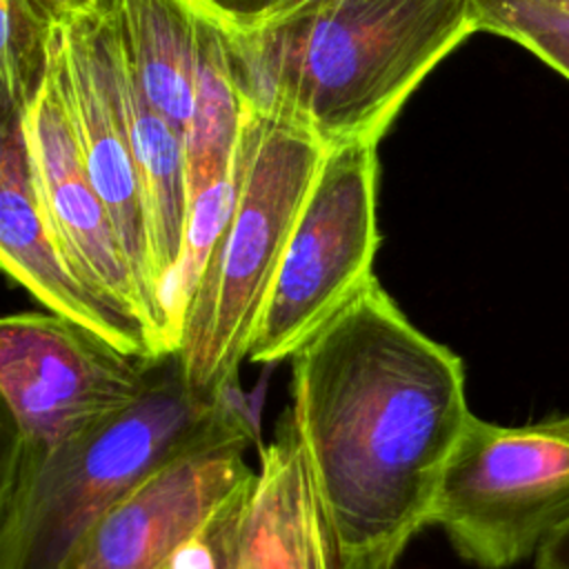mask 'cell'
I'll return each mask as SVG.
<instances>
[{
  "instance_id": "cell-1",
  "label": "cell",
  "mask_w": 569,
  "mask_h": 569,
  "mask_svg": "<svg viewBox=\"0 0 569 569\" xmlns=\"http://www.w3.org/2000/svg\"><path fill=\"white\" fill-rule=\"evenodd\" d=\"M289 413L338 569H393L429 527L471 409L462 358L378 278L291 358Z\"/></svg>"
},
{
  "instance_id": "cell-2",
  "label": "cell",
  "mask_w": 569,
  "mask_h": 569,
  "mask_svg": "<svg viewBox=\"0 0 569 569\" xmlns=\"http://www.w3.org/2000/svg\"><path fill=\"white\" fill-rule=\"evenodd\" d=\"M222 29L247 107L325 147L378 142L422 78L476 33L469 0H313L258 29Z\"/></svg>"
},
{
  "instance_id": "cell-3",
  "label": "cell",
  "mask_w": 569,
  "mask_h": 569,
  "mask_svg": "<svg viewBox=\"0 0 569 569\" xmlns=\"http://www.w3.org/2000/svg\"><path fill=\"white\" fill-rule=\"evenodd\" d=\"M229 393L196 391L176 353H167L131 405L31 462L2 469L0 569H60L104 511L233 411Z\"/></svg>"
},
{
  "instance_id": "cell-4",
  "label": "cell",
  "mask_w": 569,
  "mask_h": 569,
  "mask_svg": "<svg viewBox=\"0 0 569 569\" xmlns=\"http://www.w3.org/2000/svg\"><path fill=\"white\" fill-rule=\"evenodd\" d=\"M325 151L302 124L247 111L236 147L233 211L182 311L173 347L196 391H231Z\"/></svg>"
},
{
  "instance_id": "cell-5",
  "label": "cell",
  "mask_w": 569,
  "mask_h": 569,
  "mask_svg": "<svg viewBox=\"0 0 569 569\" xmlns=\"http://www.w3.org/2000/svg\"><path fill=\"white\" fill-rule=\"evenodd\" d=\"M569 522V413L522 427L471 416L442 471L429 527L480 569H507Z\"/></svg>"
},
{
  "instance_id": "cell-6",
  "label": "cell",
  "mask_w": 569,
  "mask_h": 569,
  "mask_svg": "<svg viewBox=\"0 0 569 569\" xmlns=\"http://www.w3.org/2000/svg\"><path fill=\"white\" fill-rule=\"evenodd\" d=\"M376 144L327 147L264 298L249 362L291 358L376 280Z\"/></svg>"
},
{
  "instance_id": "cell-7",
  "label": "cell",
  "mask_w": 569,
  "mask_h": 569,
  "mask_svg": "<svg viewBox=\"0 0 569 569\" xmlns=\"http://www.w3.org/2000/svg\"><path fill=\"white\" fill-rule=\"evenodd\" d=\"M160 358L133 356L53 311L0 320V393L7 418L2 469L36 460L131 405Z\"/></svg>"
},
{
  "instance_id": "cell-8",
  "label": "cell",
  "mask_w": 569,
  "mask_h": 569,
  "mask_svg": "<svg viewBox=\"0 0 569 569\" xmlns=\"http://www.w3.org/2000/svg\"><path fill=\"white\" fill-rule=\"evenodd\" d=\"M51 67L60 80L89 180L100 196L142 296L144 322L162 353L173 333L156 289L142 184L133 158L118 2L93 0L56 18Z\"/></svg>"
},
{
  "instance_id": "cell-9",
  "label": "cell",
  "mask_w": 569,
  "mask_h": 569,
  "mask_svg": "<svg viewBox=\"0 0 569 569\" xmlns=\"http://www.w3.org/2000/svg\"><path fill=\"white\" fill-rule=\"evenodd\" d=\"M253 440L249 418L233 407L220 425L104 511L60 569H167L178 549L253 476L244 460Z\"/></svg>"
},
{
  "instance_id": "cell-10",
  "label": "cell",
  "mask_w": 569,
  "mask_h": 569,
  "mask_svg": "<svg viewBox=\"0 0 569 569\" xmlns=\"http://www.w3.org/2000/svg\"><path fill=\"white\" fill-rule=\"evenodd\" d=\"M0 262L4 273L47 311L87 327L133 356H164L133 311L91 287L69 262L38 198L22 113L11 109L2 116Z\"/></svg>"
},
{
  "instance_id": "cell-11",
  "label": "cell",
  "mask_w": 569,
  "mask_h": 569,
  "mask_svg": "<svg viewBox=\"0 0 569 569\" xmlns=\"http://www.w3.org/2000/svg\"><path fill=\"white\" fill-rule=\"evenodd\" d=\"M22 127L42 211L69 262L91 287L144 322L140 289L111 218L84 169L76 127L51 67V56L44 89L22 113Z\"/></svg>"
},
{
  "instance_id": "cell-12",
  "label": "cell",
  "mask_w": 569,
  "mask_h": 569,
  "mask_svg": "<svg viewBox=\"0 0 569 569\" xmlns=\"http://www.w3.org/2000/svg\"><path fill=\"white\" fill-rule=\"evenodd\" d=\"M231 569H338L333 536L289 409L231 498Z\"/></svg>"
},
{
  "instance_id": "cell-13",
  "label": "cell",
  "mask_w": 569,
  "mask_h": 569,
  "mask_svg": "<svg viewBox=\"0 0 569 569\" xmlns=\"http://www.w3.org/2000/svg\"><path fill=\"white\" fill-rule=\"evenodd\" d=\"M127 71L182 136L193 104L198 0H116Z\"/></svg>"
},
{
  "instance_id": "cell-14",
  "label": "cell",
  "mask_w": 569,
  "mask_h": 569,
  "mask_svg": "<svg viewBox=\"0 0 569 569\" xmlns=\"http://www.w3.org/2000/svg\"><path fill=\"white\" fill-rule=\"evenodd\" d=\"M247 111L231 71L224 29L200 2L193 104L184 131L189 198L231 173Z\"/></svg>"
},
{
  "instance_id": "cell-15",
  "label": "cell",
  "mask_w": 569,
  "mask_h": 569,
  "mask_svg": "<svg viewBox=\"0 0 569 569\" xmlns=\"http://www.w3.org/2000/svg\"><path fill=\"white\" fill-rule=\"evenodd\" d=\"M2 104L24 113L44 89L58 13L36 0H0Z\"/></svg>"
},
{
  "instance_id": "cell-16",
  "label": "cell",
  "mask_w": 569,
  "mask_h": 569,
  "mask_svg": "<svg viewBox=\"0 0 569 569\" xmlns=\"http://www.w3.org/2000/svg\"><path fill=\"white\" fill-rule=\"evenodd\" d=\"M476 31L509 38L569 78V13L545 0H469Z\"/></svg>"
},
{
  "instance_id": "cell-17",
  "label": "cell",
  "mask_w": 569,
  "mask_h": 569,
  "mask_svg": "<svg viewBox=\"0 0 569 569\" xmlns=\"http://www.w3.org/2000/svg\"><path fill=\"white\" fill-rule=\"evenodd\" d=\"M231 498L178 549L167 569H231Z\"/></svg>"
},
{
  "instance_id": "cell-18",
  "label": "cell",
  "mask_w": 569,
  "mask_h": 569,
  "mask_svg": "<svg viewBox=\"0 0 569 569\" xmlns=\"http://www.w3.org/2000/svg\"><path fill=\"white\" fill-rule=\"evenodd\" d=\"M224 27L249 31L284 18L313 0H200Z\"/></svg>"
},
{
  "instance_id": "cell-19",
  "label": "cell",
  "mask_w": 569,
  "mask_h": 569,
  "mask_svg": "<svg viewBox=\"0 0 569 569\" xmlns=\"http://www.w3.org/2000/svg\"><path fill=\"white\" fill-rule=\"evenodd\" d=\"M536 569H569V522L538 549Z\"/></svg>"
},
{
  "instance_id": "cell-20",
  "label": "cell",
  "mask_w": 569,
  "mask_h": 569,
  "mask_svg": "<svg viewBox=\"0 0 569 569\" xmlns=\"http://www.w3.org/2000/svg\"><path fill=\"white\" fill-rule=\"evenodd\" d=\"M44 7H49L51 11H56L58 16H64V13H71V11H80L84 7H89L93 0H36Z\"/></svg>"
}]
</instances>
